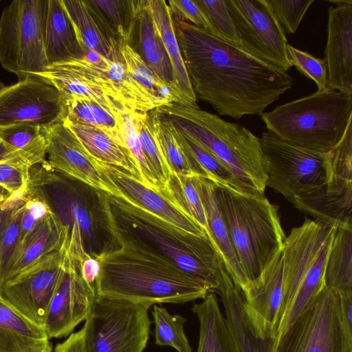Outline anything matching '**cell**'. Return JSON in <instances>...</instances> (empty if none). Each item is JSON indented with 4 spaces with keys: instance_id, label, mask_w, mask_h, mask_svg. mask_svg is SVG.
<instances>
[{
    "instance_id": "obj_1",
    "label": "cell",
    "mask_w": 352,
    "mask_h": 352,
    "mask_svg": "<svg viewBox=\"0 0 352 352\" xmlns=\"http://www.w3.org/2000/svg\"><path fill=\"white\" fill-rule=\"evenodd\" d=\"M193 89L220 115H261L293 85L280 71L189 23L173 18Z\"/></svg>"
},
{
    "instance_id": "obj_2",
    "label": "cell",
    "mask_w": 352,
    "mask_h": 352,
    "mask_svg": "<svg viewBox=\"0 0 352 352\" xmlns=\"http://www.w3.org/2000/svg\"><path fill=\"white\" fill-rule=\"evenodd\" d=\"M104 223L112 238H120L159 254L220 294L228 275L207 235L176 227L117 196L98 190Z\"/></svg>"
},
{
    "instance_id": "obj_3",
    "label": "cell",
    "mask_w": 352,
    "mask_h": 352,
    "mask_svg": "<svg viewBox=\"0 0 352 352\" xmlns=\"http://www.w3.org/2000/svg\"><path fill=\"white\" fill-rule=\"evenodd\" d=\"M95 256L99 263L96 297L126 300L151 307L204 299L210 292L201 282L157 254L120 238Z\"/></svg>"
},
{
    "instance_id": "obj_4",
    "label": "cell",
    "mask_w": 352,
    "mask_h": 352,
    "mask_svg": "<svg viewBox=\"0 0 352 352\" xmlns=\"http://www.w3.org/2000/svg\"><path fill=\"white\" fill-rule=\"evenodd\" d=\"M155 110L183 135L218 157L247 193L264 195L267 175L260 138L246 127L199 107L172 103Z\"/></svg>"
},
{
    "instance_id": "obj_5",
    "label": "cell",
    "mask_w": 352,
    "mask_h": 352,
    "mask_svg": "<svg viewBox=\"0 0 352 352\" xmlns=\"http://www.w3.org/2000/svg\"><path fill=\"white\" fill-rule=\"evenodd\" d=\"M214 188L232 246L248 283L283 248L286 236L278 208L265 195H254L215 182Z\"/></svg>"
},
{
    "instance_id": "obj_6",
    "label": "cell",
    "mask_w": 352,
    "mask_h": 352,
    "mask_svg": "<svg viewBox=\"0 0 352 352\" xmlns=\"http://www.w3.org/2000/svg\"><path fill=\"white\" fill-rule=\"evenodd\" d=\"M266 129L294 146L327 153L352 123V95L327 89L261 114Z\"/></svg>"
},
{
    "instance_id": "obj_7",
    "label": "cell",
    "mask_w": 352,
    "mask_h": 352,
    "mask_svg": "<svg viewBox=\"0 0 352 352\" xmlns=\"http://www.w3.org/2000/svg\"><path fill=\"white\" fill-rule=\"evenodd\" d=\"M336 230L334 226L306 218L286 236L283 246V297L275 338L297 318L323 285Z\"/></svg>"
},
{
    "instance_id": "obj_8",
    "label": "cell",
    "mask_w": 352,
    "mask_h": 352,
    "mask_svg": "<svg viewBox=\"0 0 352 352\" xmlns=\"http://www.w3.org/2000/svg\"><path fill=\"white\" fill-rule=\"evenodd\" d=\"M29 186L44 198L68 233L80 231L89 256L115 246L104 223L98 190L54 171L47 160L30 168Z\"/></svg>"
},
{
    "instance_id": "obj_9",
    "label": "cell",
    "mask_w": 352,
    "mask_h": 352,
    "mask_svg": "<svg viewBox=\"0 0 352 352\" xmlns=\"http://www.w3.org/2000/svg\"><path fill=\"white\" fill-rule=\"evenodd\" d=\"M272 352H352L340 294L323 285L275 338Z\"/></svg>"
},
{
    "instance_id": "obj_10",
    "label": "cell",
    "mask_w": 352,
    "mask_h": 352,
    "mask_svg": "<svg viewBox=\"0 0 352 352\" xmlns=\"http://www.w3.org/2000/svg\"><path fill=\"white\" fill-rule=\"evenodd\" d=\"M48 0H14L0 17V64L19 80L43 72Z\"/></svg>"
},
{
    "instance_id": "obj_11",
    "label": "cell",
    "mask_w": 352,
    "mask_h": 352,
    "mask_svg": "<svg viewBox=\"0 0 352 352\" xmlns=\"http://www.w3.org/2000/svg\"><path fill=\"white\" fill-rule=\"evenodd\" d=\"M149 307L96 297L83 329L87 352H143L150 333Z\"/></svg>"
},
{
    "instance_id": "obj_12",
    "label": "cell",
    "mask_w": 352,
    "mask_h": 352,
    "mask_svg": "<svg viewBox=\"0 0 352 352\" xmlns=\"http://www.w3.org/2000/svg\"><path fill=\"white\" fill-rule=\"evenodd\" d=\"M267 175L266 186L288 201L323 184L327 177L325 153L291 144L270 131L260 138Z\"/></svg>"
},
{
    "instance_id": "obj_13",
    "label": "cell",
    "mask_w": 352,
    "mask_h": 352,
    "mask_svg": "<svg viewBox=\"0 0 352 352\" xmlns=\"http://www.w3.org/2000/svg\"><path fill=\"white\" fill-rule=\"evenodd\" d=\"M234 25L240 48L280 70L292 67L283 29L267 0H225Z\"/></svg>"
},
{
    "instance_id": "obj_14",
    "label": "cell",
    "mask_w": 352,
    "mask_h": 352,
    "mask_svg": "<svg viewBox=\"0 0 352 352\" xmlns=\"http://www.w3.org/2000/svg\"><path fill=\"white\" fill-rule=\"evenodd\" d=\"M66 116L63 96L39 75H28L0 90V126L28 123L45 128Z\"/></svg>"
},
{
    "instance_id": "obj_15",
    "label": "cell",
    "mask_w": 352,
    "mask_h": 352,
    "mask_svg": "<svg viewBox=\"0 0 352 352\" xmlns=\"http://www.w3.org/2000/svg\"><path fill=\"white\" fill-rule=\"evenodd\" d=\"M64 244L0 288V299L44 329L47 309L64 270Z\"/></svg>"
},
{
    "instance_id": "obj_16",
    "label": "cell",
    "mask_w": 352,
    "mask_h": 352,
    "mask_svg": "<svg viewBox=\"0 0 352 352\" xmlns=\"http://www.w3.org/2000/svg\"><path fill=\"white\" fill-rule=\"evenodd\" d=\"M64 270L50 301L44 330L47 337L60 338L70 335L85 320L96 298V292L83 280L80 263L74 259L64 243Z\"/></svg>"
},
{
    "instance_id": "obj_17",
    "label": "cell",
    "mask_w": 352,
    "mask_h": 352,
    "mask_svg": "<svg viewBox=\"0 0 352 352\" xmlns=\"http://www.w3.org/2000/svg\"><path fill=\"white\" fill-rule=\"evenodd\" d=\"M37 75L52 83L64 98L87 97L116 113L126 109L106 73L103 57L90 50L82 58L50 65Z\"/></svg>"
},
{
    "instance_id": "obj_18",
    "label": "cell",
    "mask_w": 352,
    "mask_h": 352,
    "mask_svg": "<svg viewBox=\"0 0 352 352\" xmlns=\"http://www.w3.org/2000/svg\"><path fill=\"white\" fill-rule=\"evenodd\" d=\"M43 133L47 144V162L54 171L96 190L118 195L98 169L95 159L63 121L43 128Z\"/></svg>"
},
{
    "instance_id": "obj_19",
    "label": "cell",
    "mask_w": 352,
    "mask_h": 352,
    "mask_svg": "<svg viewBox=\"0 0 352 352\" xmlns=\"http://www.w3.org/2000/svg\"><path fill=\"white\" fill-rule=\"evenodd\" d=\"M95 163L105 181L117 191V197L186 232L197 235H206L195 221L181 212L160 191L147 186L140 179L120 167L96 159Z\"/></svg>"
},
{
    "instance_id": "obj_20",
    "label": "cell",
    "mask_w": 352,
    "mask_h": 352,
    "mask_svg": "<svg viewBox=\"0 0 352 352\" xmlns=\"http://www.w3.org/2000/svg\"><path fill=\"white\" fill-rule=\"evenodd\" d=\"M328 8L327 40L324 60L328 87L352 95V0L331 1Z\"/></svg>"
},
{
    "instance_id": "obj_21",
    "label": "cell",
    "mask_w": 352,
    "mask_h": 352,
    "mask_svg": "<svg viewBox=\"0 0 352 352\" xmlns=\"http://www.w3.org/2000/svg\"><path fill=\"white\" fill-rule=\"evenodd\" d=\"M291 202L316 221L336 228H352V181L327 179L323 184L296 196Z\"/></svg>"
},
{
    "instance_id": "obj_22",
    "label": "cell",
    "mask_w": 352,
    "mask_h": 352,
    "mask_svg": "<svg viewBox=\"0 0 352 352\" xmlns=\"http://www.w3.org/2000/svg\"><path fill=\"white\" fill-rule=\"evenodd\" d=\"M219 295L237 352H272L275 338L248 311L241 291L230 275Z\"/></svg>"
},
{
    "instance_id": "obj_23",
    "label": "cell",
    "mask_w": 352,
    "mask_h": 352,
    "mask_svg": "<svg viewBox=\"0 0 352 352\" xmlns=\"http://www.w3.org/2000/svg\"><path fill=\"white\" fill-rule=\"evenodd\" d=\"M241 293L248 311L274 337L283 297V248L273 256L260 275L247 284Z\"/></svg>"
},
{
    "instance_id": "obj_24",
    "label": "cell",
    "mask_w": 352,
    "mask_h": 352,
    "mask_svg": "<svg viewBox=\"0 0 352 352\" xmlns=\"http://www.w3.org/2000/svg\"><path fill=\"white\" fill-rule=\"evenodd\" d=\"M67 234V228L51 211L17 245L3 285L45 256L59 250Z\"/></svg>"
},
{
    "instance_id": "obj_25",
    "label": "cell",
    "mask_w": 352,
    "mask_h": 352,
    "mask_svg": "<svg viewBox=\"0 0 352 352\" xmlns=\"http://www.w3.org/2000/svg\"><path fill=\"white\" fill-rule=\"evenodd\" d=\"M45 51L49 65L80 59L86 55L79 32L62 0H48Z\"/></svg>"
},
{
    "instance_id": "obj_26",
    "label": "cell",
    "mask_w": 352,
    "mask_h": 352,
    "mask_svg": "<svg viewBox=\"0 0 352 352\" xmlns=\"http://www.w3.org/2000/svg\"><path fill=\"white\" fill-rule=\"evenodd\" d=\"M194 184L201 199L207 220L206 235L221 258L234 284L241 291L248 280L232 246L227 226L218 206L214 182L208 179L192 177Z\"/></svg>"
},
{
    "instance_id": "obj_27",
    "label": "cell",
    "mask_w": 352,
    "mask_h": 352,
    "mask_svg": "<svg viewBox=\"0 0 352 352\" xmlns=\"http://www.w3.org/2000/svg\"><path fill=\"white\" fill-rule=\"evenodd\" d=\"M127 45L182 98L170 58L147 8L146 0L140 1L135 22Z\"/></svg>"
},
{
    "instance_id": "obj_28",
    "label": "cell",
    "mask_w": 352,
    "mask_h": 352,
    "mask_svg": "<svg viewBox=\"0 0 352 352\" xmlns=\"http://www.w3.org/2000/svg\"><path fill=\"white\" fill-rule=\"evenodd\" d=\"M62 1L85 47L107 60L123 62L120 41L87 0Z\"/></svg>"
},
{
    "instance_id": "obj_29",
    "label": "cell",
    "mask_w": 352,
    "mask_h": 352,
    "mask_svg": "<svg viewBox=\"0 0 352 352\" xmlns=\"http://www.w3.org/2000/svg\"><path fill=\"white\" fill-rule=\"evenodd\" d=\"M156 30L170 58L178 91L185 105L199 107L175 34L170 9L164 0H146Z\"/></svg>"
},
{
    "instance_id": "obj_30",
    "label": "cell",
    "mask_w": 352,
    "mask_h": 352,
    "mask_svg": "<svg viewBox=\"0 0 352 352\" xmlns=\"http://www.w3.org/2000/svg\"><path fill=\"white\" fill-rule=\"evenodd\" d=\"M45 330L0 299V352H52Z\"/></svg>"
},
{
    "instance_id": "obj_31",
    "label": "cell",
    "mask_w": 352,
    "mask_h": 352,
    "mask_svg": "<svg viewBox=\"0 0 352 352\" xmlns=\"http://www.w3.org/2000/svg\"><path fill=\"white\" fill-rule=\"evenodd\" d=\"M154 133L170 172L208 179L184 135L155 109L149 111Z\"/></svg>"
},
{
    "instance_id": "obj_32",
    "label": "cell",
    "mask_w": 352,
    "mask_h": 352,
    "mask_svg": "<svg viewBox=\"0 0 352 352\" xmlns=\"http://www.w3.org/2000/svg\"><path fill=\"white\" fill-rule=\"evenodd\" d=\"M192 311L199 323L197 352H237L215 293L209 292L200 303L193 305Z\"/></svg>"
},
{
    "instance_id": "obj_33",
    "label": "cell",
    "mask_w": 352,
    "mask_h": 352,
    "mask_svg": "<svg viewBox=\"0 0 352 352\" xmlns=\"http://www.w3.org/2000/svg\"><path fill=\"white\" fill-rule=\"evenodd\" d=\"M63 123L76 135L94 158L120 167L140 179L138 168L128 150L104 132L93 126L66 118Z\"/></svg>"
},
{
    "instance_id": "obj_34",
    "label": "cell",
    "mask_w": 352,
    "mask_h": 352,
    "mask_svg": "<svg viewBox=\"0 0 352 352\" xmlns=\"http://www.w3.org/2000/svg\"><path fill=\"white\" fill-rule=\"evenodd\" d=\"M325 287L352 294V228H336L324 273Z\"/></svg>"
},
{
    "instance_id": "obj_35",
    "label": "cell",
    "mask_w": 352,
    "mask_h": 352,
    "mask_svg": "<svg viewBox=\"0 0 352 352\" xmlns=\"http://www.w3.org/2000/svg\"><path fill=\"white\" fill-rule=\"evenodd\" d=\"M64 98L67 107L66 119L96 127L125 148L120 113H114L87 97L69 96Z\"/></svg>"
},
{
    "instance_id": "obj_36",
    "label": "cell",
    "mask_w": 352,
    "mask_h": 352,
    "mask_svg": "<svg viewBox=\"0 0 352 352\" xmlns=\"http://www.w3.org/2000/svg\"><path fill=\"white\" fill-rule=\"evenodd\" d=\"M26 192L10 196L0 206V288L19 241Z\"/></svg>"
},
{
    "instance_id": "obj_37",
    "label": "cell",
    "mask_w": 352,
    "mask_h": 352,
    "mask_svg": "<svg viewBox=\"0 0 352 352\" xmlns=\"http://www.w3.org/2000/svg\"><path fill=\"white\" fill-rule=\"evenodd\" d=\"M119 50L126 69L146 90L157 107L172 103L184 105L179 96L160 79L129 45L122 43Z\"/></svg>"
},
{
    "instance_id": "obj_38",
    "label": "cell",
    "mask_w": 352,
    "mask_h": 352,
    "mask_svg": "<svg viewBox=\"0 0 352 352\" xmlns=\"http://www.w3.org/2000/svg\"><path fill=\"white\" fill-rule=\"evenodd\" d=\"M192 177L170 172L166 184L160 191L206 234L208 226L205 210Z\"/></svg>"
},
{
    "instance_id": "obj_39",
    "label": "cell",
    "mask_w": 352,
    "mask_h": 352,
    "mask_svg": "<svg viewBox=\"0 0 352 352\" xmlns=\"http://www.w3.org/2000/svg\"><path fill=\"white\" fill-rule=\"evenodd\" d=\"M120 43L127 44L140 0H87Z\"/></svg>"
},
{
    "instance_id": "obj_40",
    "label": "cell",
    "mask_w": 352,
    "mask_h": 352,
    "mask_svg": "<svg viewBox=\"0 0 352 352\" xmlns=\"http://www.w3.org/2000/svg\"><path fill=\"white\" fill-rule=\"evenodd\" d=\"M132 116L144 160L160 190L170 171L155 138L150 113L133 111Z\"/></svg>"
},
{
    "instance_id": "obj_41",
    "label": "cell",
    "mask_w": 352,
    "mask_h": 352,
    "mask_svg": "<svg viewBox=\"0 0 352 352\" xmlns=\"http://www.w3.org/2000/svg\"><path fill=\"white\" fill-rule=\"evenodd\" d=\"M155 344L175 349L177 352H193L184 332L186 319L170 314L166 308L155 305L152 311Z\"/></svg>"
},
{
    "instance_id": "obj_42",
    "label": "cell",
    "mask_w": 352,
    "mask_h": 352,
    "mask_svg": "<svg viewBox=\"0 0 352 352\" xmlns=\"http://www.w3.org/2000/svg\"><path fill=\"white\" fill-rule=\"evenodd\" d=\"M210 25V33L216 38L240 48L239 40L225 0H195Z\"/></svg>"
},
{
    "instance_id": "obj_43",
    "label": "cell",
    "mask_w": 352,
    "mask_h": 352,
    "mask_svg": "<svg viewBox=\"0 0 352 352\" xmlns=\"http://www.w3.org/2000/svg\"><path fill=\"white\" fill-rule=\"evenodd\" d=\"M184 137L193 155L207 173L208 179L246 192L231 170L218 157L195 141Z\"/></svg>"
},
{
    "instance_id": "obj_44",
    "label": "cell",
    "mask_w": 352,
    "mask_h": 352,
    "mask_svg": "<svg viewBox=\"0 0 352 352\" xmlns=\"http://www.w3.org/2000/svg\"><path fill=\"white\" fill-rule=\"evenodd\" d=\"M31 168L27 158L18 150L8 158L0 161V186L6 189L10 196L27 191Z\"/></svg>"
},
{
    "instance_id": "obj_45",
    "label": "cell",
    "mask_w": 352,
    "mask_h": 352,
    "mask_svg": "<svg viewBox=\"0 0 352 352\" xmlns=\"http://www.w3.org/2000/svg\"><path fill=\"white\" fill-rule=\"evenodd\" d=\"M132 112L125 109L120 113L122 121L124 146L138 168L140 180L147 186L159 190L144 160Z\"/></svg>"
},
{
    "instance_id": "obj_46",
    "label": "cell",
    "mask_w": 352,
    "mask_h": 352,
    "mask_svg": "<svg viewBox=\"0 0 352 352\" xmlns=\"http://www.w3.org/2000/svg\"><path fill=\"white\" fill-rule=\"evenodd\" d=\"M287 52L292 65L295 66L302 75L314 80L318 91L329 89L328 69L324 58H316L289 44L287 46Z\"/></svg>"
},
{
    "instance_id": "obj_47",
    "label": "cell",
    "mask_w": 352,
    "mask_h": 352,
    "mask_svg": "<svg viewBox=\"0 0 352 352\" xmlns=\"http://www.w3.org/2000/svg\"><path fill=\"white\" fill-rule=\"evenodd\" d=\"M285 34H294L315 0H267Z\"/></svg>"
},
{
    "instance_id": "obj_48",
    "label": "cell",
    "mask_w": 352,
    "mask_h": 352,
    "mask_svg": "<svg viewBox=\"0 0 352 352\" xmlns=\"http://www.w3.org/2000/svg\"><path fill=\"white\" fill-rule=\"evenodd\" d=\"M50 212L51 210L44 198L28 186L21 217L19 243Z\"/></svg>"
},
{
    "instance_id": "obj_49",
    "label": "cell",
    "mask_w": 352,
    "mask_h": 352,
    "mask_svg": "<svg viewBox=\"0 0 352 352\" xmlns=\"http://www.w3.org/2000/svg\"><path fill=\"white\" fill-rule=\"evenodd\" d=\"M42 133V127L28 123L0 126V140L17 150L28 146Z\"/></svg>"
},
{
    "instance_id": "obj_50",
    "label": "cell",
    "mask_w": 352,
    "mask_h": 352,
    "mask_svg": "<svg viewBox=\"0 0 352 352\" xmlns=\"http://www.w3.org/2000/svg\"><path fill=\"white\" fill-rule=\"evenodd\" d=\"M168 3L173 18L189 23L210 33L208 21L195 1L170 0Z\"/></svg>"
},
{
    "instance_id": "obj_51",
    "label": "cell",
    "mask_w": 352,
    "mask_h": 352,
    "mask_svg": "<svg viewBox=\"0 0 352 352\" xmlns=\"http://www.w3.org/2000/svg\"><path fill=\"white\" fill-rule=\"evenodd\" d=\"M54 352H87L84 343L83 329L72 333L65 341L58 343Z\"/></svg>"
},
{
    "instance_id": "obj_52",
    "label": "cell",
    "mask_w": 352,
    "mask_h": 352,
    "mask_svg": "<svg viewBox=\"0 0 352 352\" xmlns=\"http://www.w3.org/2000/svg\"><path fill=\"white\" fill-rule=\"evenodd\" d=\"M80 270L83 280L95 290L96 281L100 270V265L97 259L89 255L87 256L80 263Z\"/></svg>"
},
{
    "instance_id": "obj_53",
    "label": "cell",
    "mask_w": 352,
    "mask_h": 352,
    "mask_svg": "<svg viewBox=\"0 0 352 352\" xmlns=\"http://www.w3.org/2000/svg\"><path fill=\"white\" fill-rule=\"evenodd\" d=\"M342 315L346 327L352 331V294L340 296Z\"/></svg>"
},
{
    "instance_id": "obj_54",
    "label": "cell",
    "mask_w": 352,
    "mask_h": 352,
    "mask_svg": "<svg viewBox=\"0 0 352 352\" xmlns=\"http://www.w3.org/2000/svg\"><path fill=\"white\" fill-rule=\"evenodd\" d=\"M18 150L0 140V161L14 155Z\"/></svg>"
}]
</instances>
